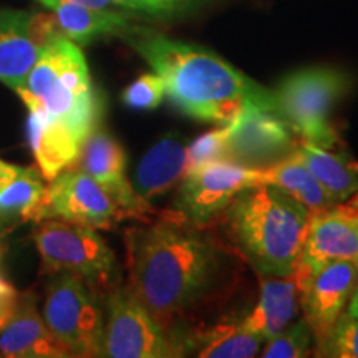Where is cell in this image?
<instances>
[{
  "label": "cell",
  "mask_w": 358,
  "mask_h": 358,
  "mask_svg": "<svg viewBox=\"0 0 358 358\" xmlns=\"http://www.w3.org/2000/svg\"><path fill=\"white\" fill-rule=\"evenodd\" d=\"M43 322L70 357L103 355V313L80 277L62 272L47 285Z\"/></svg>",
  "instance_id": "52a82bcc"
},
{
  "label": "cell",
  "mask_w": 358,
  "mask_h": 358,
  "mask_svg": "<svg viewBox=\"0 0 358 358\" xmlns=\"http://www.w3.org/2000/svg\"><path fill=\"white\" fill-rule=\"evenodd\" d=\"M189 343L191 350L201 358H249L259 352L262 340L249 332L241 320L199 330L189 338Z\"/></svg>",
  "instance_id": "603a6c76"
},
{
  "label": "cell",
  "mask_w": 358,
  "mask_h": 358,
  "mask_svg": "<svg viewBox=\"0 0 358 358\" xmlns=\"http://www.w3.org/2000/svg\"><path fill=\"white\" fill-rule=\"evenodd\" d=\"M45 219L111 229L116 222L124 221V216L100 182L77 168H66L45 187L38 222Z\"/></svg>",
  "instance_id": "30bf717a"
},
{
  "label": "cell",
  "mask_w": 358,
  "mask_h": 358,
  "mask_svg": "<svg viewBox=\"0 0 358 358\" xmlns=\"http://www.w3.org/2000/svg\"><path fill=\"white\" fill-rule=\"evenodd\" d=\"M355 266H357V272H358V257H357V261H355ZM347 312L350 313V315H353V317H358V282H357L355 292H353L350 302H348Z\"/></svg>",
  "instance_id": "1f68e13d"
},
{
  "label": "cell",
  "mask_w": 358,
  "mask_h": 358,
  "mask_svg": "<svg viewBox=\"0 0 358 358\" xmlns=\"http://www.w3.org/2000/svg\"><path fill=\"white\" fill-rule=\"evenodd\" d=\"M129 35L131 47L163 78L169 100L185 115L201 122L229 124L248 105L274 111L271 90L216 53L145 30Z\"/></svg>",
  "instance_id": "7a4b0ae2"
},
{
  "label": "cell",
  "mask_w": 358,
  "mask_h": 358,
  "mask_svg": "<svg viewBox=\"0 0 358 358\" xmlns=\"http://www.w3.org/2000/svg\"><path fill=\"white\" fill-rule=\"evenodd\" d=\"M358 272L353 261H334L315 268L302 299V319L313 335L317 350L347 310L357 289Z\"/></svg>",
  "instance_id": "5bb4252c"
},
{
  "label": "cell",
  "mask_w": 358,
  "mask_h": 358,
  "mask_svg": "<svg viewBox=\"0 0 358 358\" xmlns=\"http://www.w3.org/2000/svg\"><path fill=\"white\" fill-rule=\"evenodd\" d=\"M261 169V185H274L306 206L308 211L317 213L335 204L322 185L317 181L306 163L292 153Z\"/></svg>",
  "instance_id": "7402d4cb"
},
{
  "label": "cell",
  "mask_w": 358,
  "mask_h": 358,
  "mask_svg": "<svg viewBox=\"0 0 358 358\" xmlns=\"http://www.w3.org/2000/svg\"><path fill=\"white\" fill-rule=\"evenodd\" d=\"M12 295H17L15 290L8 282H6L0 277V297H12Z\"/></svg>",
  "instance_id": "d6a6232c"
},
{
  "label": "cell",
  "mask_w": 358,
  "mask_h": 358,
  "mask_svg": "<svg viewBox=\"0 0 358 358\" xmlns=\"http://www.w3.org/2000/svg\"><path fill=\"white\" fill-rule=\"evenodd\" d=\"M317 352V355L322 357L358 358V317L343 312Z\"/></svg>",
  "instance_id": "484cf974"
},
{
  "label": "cell",
  "mask_w": 358,
  "mask_h": 358,
  "mask_svg": "<svg viewBox=\"0 0 358 358\" xmlns=\"http://www.w3.org/2000/svg\"><path fill=\"white\" fill-rule=\"evenodd\" d=\"M62 35L55 17L24 10H0V82L24 87L27 77L53 38Z\"/></svg>",
  "instance_id": "8fae6325"
},
{
  "label": "cell",
  "mask_w": 358,
  "mask_h": 358,
  "mask_svg": "<svg viewBox=\"0 0 358 358\" xmlns=\"http://www.w3.org/2000/svg\"><path fill=\"white\" fill-rule=\"evenodd\" d=\"M348 90L350 78L337 69L297 70L272 92L274 111L299 140L334 150L338 145V134L330 123V115Z\"/></svg>",
  "instance_id": "5b68a950"
},
{
  "label": "cell",
  "mask_w": 358,
  "mask_h": 358,
  "mask_svg": "<svg viewBox=\"0 0 358 358\" xmlns=\"http://www.w3.org/2000/svg\"><path fill=\"white\" fill-rule=\"evenodd\" d=\"M48 115L66 124L80 141L98 127L100 101L93 90L83 52L65 35H58L34 65L24 87Z\"/></svg>",
  "instance_id": "277c9868"
},
{
  "label": "cell",
  "mask_w": 358,
  "mask_h": 358,
  "mask_svg": "<svg viewBox=\"0 0 358 358\" xmlns=\"http://www.w3.org/2000/svg\"><path fill=\"white\" fill-rule=\"evenodd\" d=\"M29 108V141L32 146L38 171L43 179L52 181L57 174L70 168L77 159L80 145L77 134L40 105V101L25 88L17 90Z\"/></svg>",
  "instance_id": "e0dca14e"
},
{
  "label": "cell",
  "mask_w": 358,
  "mask_h": 358,
  "mask_svg": "<svg viewBox=\"0 0 358 358\" xmlns=\"http://www.w3.org/2000/svg\"><path fill=\"white\" fill-rule=\"evenodd\" d=\"M295 155L310 169L334 203H342L358 192V164L345 153L297 140Z\"/></svg>",
  "instance_id": "44dd1931"
},
{
  "label": "cell",
  "mask_w": 358,
  "mask_h": 358,
  "mask_svg": "<svg viewBox=\"0 0 358 358\" xmlns=\"http://www.w3.org/2000/svg\"><path fill=\"white\" fill-rule=\"evenodd\" d=\"M19 171H20L19 166H13V164H8L6 161L0 159V191H2L3 187H6L8 182L19 174Z\"/></svg>",
  "instance_id": "f546056e"
},
{
  "label": "cell",
  "mask_w": 358,
  "mask_h": 358,
  "mask_svg": "<svg viewBox=\"0 0 358 358\" xmlns=\"http://www.w3.org/2000/svg\"><path fill=\"white\" fill-rule=\"evenodd\" d=\"M164 82L158 73H145L128 85L123 92L122 100L133 110H155L164 96Z\"/></svg>",
  "instance_id": "83f0119b"
},
{
  "label": "cell",
  "mask_w": 358,
  "mask_h": 358,
  "mask_svg": "<svg viewBox=\"0 0 358 358\" xmlns=\"http://www.w3.org/2000/svg\"><path fill=\"white\" fill-rule=\"evenodd\" d=\"M313 335L307 322L299 319L290 324L279 335L268 340V345L264 348L261 357L264 358H302L310 352Z\"/></svg>",
  "instance_id": "d4e9b609"
},
{
  "label": "cell",
  "mask_w": 358,
  "mask_h": 358,
  "mask_svg": "<svg viewBox=\"0 0 358 358\" xmlns=\"http://www.w3.org/2000/svg\"><path fill=\"white\" fill-rule=\"evenodd\" d=\"M70 168H77L100 182L120 206L124 219L148 221V216L153 213L151 204L145 203L128 181L123 146L103 128H93L85 138L77 159Z\"/></svg>",
  "instance_id": "4fadbf2b"
},
{
  "label": "cell",
  "mask_w": 358,
  "mask_h": 358,
  "mask_svg": "<svg viewBox=\"0 0 358 358\" xmlns=\"http://www.w3.org/2000/svg\"><path fill=\"white\" fill-rule=\"evenodd\" d=\"M358 257V192L322 211L312 213L302 261L319 268L334 261Z\"/></svg>",
  "instance_id": "9a60e30c"
},
{
  "label": "cell",
  "mask_w": 358,
  "mask_h": 358,
  "mask_svg": "<svg viewBox=\"0 0 358 358\" xmlns=\"http://www.w3.org/2000/svg\"><path fill=\"white\" fill-rule=\"evenodd\" d=\"M275 111L248 105L229 123L227 158L250 168H264L292 155L297 140Z\"/></svg>",
  "instance_id": "7c38bea8"
},
{
  "label": "cell",
  "mask_w": 358,
  "mask_h": 358,
  "mask_svg": "<svg viewBox=\"0 0 358 358\" xmlns=\"http://www.w3.org/2000/svg\"><path fill=\"white\" fill-rule=\"evenodd\" d=\"M261 185V169L232 159H217L191 168L179 182L171 211L206 226L221 216L241 191Z\"/></svg>",
  "instance_id": "9c48e42d"
},
{
  "label": "cell",
  "mask_w": 358,
  "mask_h": 358,
  "mask_svg": "<svg viewBox=\"0 0 358 358\" xmlns=\"http://www.w3.org/2000/svg\"><path fill=\"white\" fill-rule=\"evenodd\" d=\"M38 168H20L19 174L0 191V216H19L22 221L38 222L45 182Z\"/></svg>",
  "instance_id": "cb8c5ba5"
},
{
  "label": "cell",
  "mask_w": 358,
  "mask_h": 358,
  "mask_svg": "<svg viewBox=\"0 0 358 358\" xmlns=\"http://www.w3.org/2000/svg\"><path fill=\"white\" fill-rule=\"evenodd\" d=\"M8 319V317H2V319H0V327H2L3 324H6V320Z\"/></svg>",
  "instance_id": "836d02e7"
},
{
  "label": "cell",
  "mask_w": 358,
  "mask_h": 358,
  "mask_svg": "<svg viewBox=\"0 0 358 358\" xmlns=\"http://www.w3.org/2000/svg\"><path fill=\"white\" fill-rule=\"evenodd\" d=\"M34 241L42 259V274H73L93 292L108 294L113 289L115 254L96 229L45 219L38 222Z\"/></svg>",
  "instance_id": "8992f818"
},
{
  "label": "cell",
  "mask_w": 358,
  "mask_h": 358,
  "mask_svg": "<svg viewBox=\"0 0 358 358\" xmlns=\"http://www.w3.org/2000/svg\"><path fill=\"white\" fill-rule=\"evenodd\" d=\"M70 2L92 8H106L108 6H115V0H70Z\"/></svg>",
  "instance_id": "4dcf8cb0"
},
{
  "label": "cell",
  "mask_w": 358,
  "mask_h": 358,
  "mask_svg": "<svg viewBox=\"0 0 358 358\" xmlns=\"http://www.w3.org/2000/svg\"><path fill=\"white\" fill-rule=\"evenodd\" d=\"M312 211L274 185L245 187L221 216L224 234L259 275H287L302 259Z\"/></svg>",
  "instance_id": "3957f363"
},
{
  "label": "cell",
  "mask_w": 358,
  "mask_h": 358,
  "mask_svg": "<svg viewBox=\"0 0 358 358\" xmlns=\"http://www.w3.org/2000/svg\"><path fill=\"white\" fill-rule=\"evenodd\" d=\"M0 355L8 358L70 357L40 317L34 294L15 299L6 324L0 327Z\"/></svg>",
  "instance_id": "ac0fdd59"
},
{
  "label": "cell",
  "mask_w": 358,
  "mask_h": 358,
  "mask_svg": "<svg viewBox=\"0 0 358 358\" xmlns=\"http://www.w3.org/2000/svg\"><path fill=\"white\" fill-rule=\"evenodd\" d=\"M124 243L128 290L171 335L173 322L216 285L224 267L221 248L206 226L171 209L145 227L128 229Z\"/></svg>",
  "instance_id": "6da1fadb"
},
{
  "label": "cell",
  "mask_w": 358,
  "mask_h": 358,
  "mask_svg": "<svg viewBox=\"0 0 358 358\" xmlns=\"http://www.w3.org/2000/svg\"><path fill=\"white\" fill-rule=\"evenodd\" d=\"M187 169L186 140L178 133H168L143 156L134 171L131 186L145 203L151 204V201L179 186Z\"/></svg>",
  "instance_id": "d6986e66"
},
{
  "label": "cell",
  "mask_w": 358,
  "mask_h": 358,
  "mask_svg": "<svg viewBox=\"0 0 358 358\" xmlns=\"http://www.w3.org/2000/svg\"><path fill=\"white\" fill-rule=\"evenodd\" d=\"M227 138H229V124H222L221 128L211 129L196 138L191 145H187L189 169L204 163H211V161L229 159L227 158Z\"/></svg>",
  "instance_id": "4316f807"
},
{
  "label": "cell",
  "mask_w": 358,
  "mask_h": 358,
  "mask_svg": "<svg viewBox=\"0 0 358 358\" xmlns=\"http://www.w3.org/2000/svg\"><path fill=\"white\" fill-rule=\"evenodd\" d=\"M108 319L103 332V355L113 358L182 357V348L161 327L128 287H113L106 297Z\"/></svg>",
  "instance_id": "ba28073f"
},
{
  "label": "cell",
  "mask_w": 358,
  "mask_h": 358,
  "mask_svg": "<svg viewBox=\"0 0 358 358\" xmlns=\"http://www.w3.org/2000/svg\"><path fill=\"white\" fill-rule=\"evenodd\" d=\"M40 2L55 13L62 35L80 45H87L108 35L123 37L138 30L131 25L128 15L108 8L85 7L70 0H40Z\"/></svg>",
  "instance_id": "ffe728a7"
},
{
  "label": "cell",
  "mask_w": 358,
  "mask_h": 358,
  "mask_svg": "<svg viewBox=\"0 0 358 358\" xmlns=\"http://www.w3.org/2000/svg\"><path fill=\"white\" fill-rule=\"evenodd\" d=\"M315 272L301 259L287 275H261V299L243 324L249 332L262 340H271L285 330L302 312V299L308 280Z\"/></svg>",
  "instance_id": "2e32d148"
},
{
  "label": "cell",
  "mask_w": 358,
  "mask_h": 358,
  "mask_svg": "<svg viewBox=\"0 0 358 358\" xmlns=\"http://www.w3.org/2000/svg\"><path fill=\"white\" fill-rule=\"evenodd\" d=\"M206 0H115V6L153 17H178L201 7Z\"/></svg>",
  "instance_id": "f1b7e54d"
}]
</instances>
